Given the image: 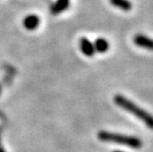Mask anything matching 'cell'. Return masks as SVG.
Listing matches in <instances>:
<instances>
[{"mask_svg": "<svg viewBox=\"0 0 153 152\" xmlns=\"http://www.w3.org/2000/svg\"><path fill=\"white\" fill-rule=\"evenodd\" d=\"M133 43L139 47L146 48V50H153V39L148 38L143 35H136L133 39Z\"/></svg>", "mask_w": 153, "mask_h": 152, "instance_id": "3957f363", "label": "cell"}, {"mask_svg": "<svg viewBox=\"0 0 153 152\" xmlns=\"http://www.w3.org/2000/svg\"><path fill=\"white\" fill-rule=\"evenodd\" d=\"M40 23H41V20H40V18H39V16L37 15H29L24 19V21H23L24 27L27 29V30H30V31L36 30V29L39 27Z\"/></svg>", "mask_w": 153, "mask_h": 152, "instance_id": "5b68a950", "label": "cell"}, {"mask_svg": "<svg viewBox=\"0 0 153 152\" xmlns=\"http://www.w3.org/2000/svg\"><path fill=\"white\" fill-rule=\"evenodd\" d=\"M98 138L100 140L105 142H114L120 145L133 148V149H139L142 147V141L140 138L132 136V135H126L116 133V132H110L102 130L98 133Z\"/></svg>", "mask_w": 153, "mask_h": 152, "instance_id": "7a4b0ae2", "label": "cell"}, {"mask_svg": "<svg viewBox=\"0 0 153 152\" xmlns=\"http://www.w3.org/2000/svg\"><path fill=\"white\" fill-rule=\"evenodd\" d=\"M80 50L87 56H93L94 53H95L94 44L87 38L80 39Z\"/></svg>", "mask_w": 153, "mask_h": 152, "instance_id": "277c9868", "label": "cell"}, {"mask_svg": "<svg viewBox=\"0 0 153 152\" xmlns=\"http://www.w3.org/2000/svg\"><path fill=\"white\" fill-rule=\"evenodd\" d=\"M0 152H5V150L3 149V148H2L1 146H0Z\"/></svg>", "mask_w": 153, "mask_h": 152, "instance_id": "9c48e42d", "label": "cell"}, {"mask_svg": "<svg viewBox=\"0 0 153 152\" xmlns=\"http://www.w3.org/2000/svg\"><path fill=\"white\" fill-rule=\"evenodd\" d=\"M70 5V0H56L51 7V14L57 15L66 10Z\"/></svg>", "mask_w": 153, "mask_h": 152, "instance_id": "8992f818", "label": "cell"}, {"mask_svg": "<svg viewBox=\"0 0 153 152\" xmlns=\"http://www.w3.org/2000/svg\"><path fill=\"white\" fill-rule=\"evenodd\" d=\"M114 102L120 108L126 110V111L131 113L133 116H135L136 118L140 119L143 124L147 125L150 129H153V116L149 114L148 112H146L145 110L141 109L135 103H133L131 100L126 98L125 96L120 95V94L114 96Z\"/></svg>", "mask_w": 153, "mask_h": 152, "instance_id": "6da1fadb", "label": "cell"}, {"mask_svg": "<svg viewBox=\"0 0 153 152\" xmlns=\"http://www.w3.org/2000/svg\"><path fill=\"white\" fill-rule=\"evenodd\" d=\"M0 92H1V87H0Z\"/></svg>", "mask_w": 153, "mask_h": 152, "instance_id": "8fae6325", "label": "cell"}, {"mask_svg": "<svg viewBox=\"0 0 153 152\" xmlns=\"http://www.w3.org/2000/svg\"><path fill=\"white\" fill-rule=\"evenodd\" d=\"M115 152H122V151H115Z\"/></svg>", "mask_w": 153, "mask_h": 152, "instance_id": "30bf717a", "label": "cell"}, {"mask_svg": "<svg viewBox=\"0 0 153 152\" xmlns=\"http://www.w3.org/2000/svg\"><path fill=\"white\" fill-rule=\"evenodd\" d=\"M110 2L113 6L122 9L123 11H129L132 8V4L128 0H110Z\"/></svg>", "mask_w": 153, "mask_h": 152, "instance_id": "ba28073f", "label": "cell"}, {"mask_svg": "<svg viewBox=\"0 0 153 152\" xmlns=\"http://www.w3.org/2000/svg\"><path fill=\"white\" fill-rule=\"evenodd\" d=\"M94 48H95V51H98L100 53H104L106 51H108V50L110 48V44L105 39L99 38L94 43Z\"/></svg>", "mask_w": 153, "mask_h": 152, "instance_id": "52a82bcc", "label": "cell"}]
</instances>
